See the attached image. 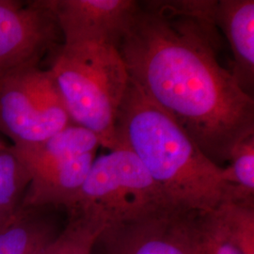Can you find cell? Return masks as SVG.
I'll return each mask as SVG.
<instances>
[{
	"label": "cell",
	"mask_w": 254,
	"mask_h": 254,
	"mask_svg": "<svg viewBox=\"0 0 254 254\" xmlns=\"http://www.w3.org/2000/svg\"><path fill=\"white\" fill-rule=\"evenodd\" d=\"M61 34L47 0H0V75L27 65H39Z\"/></svg>",
	"instance_id": "obj_6"
},
{
	"label": "cell",
	"mask_w": 254,
	"mask_h": 254,
	"mask_svg": "<svg viewBox=\"0 0 254 254\" xmlns=\"http://www.w3.org/2000/svg\"><path fill=\"white\" fill-rule=\"evenodd\" d=\"M99 138L84 127L70 125L43 141L28 145H13V151L27 170L46 164L96 153Z\"/></svg>",
	"instance_id": "obj_11"
},
{
	"label": "cell",
	"mask_w": 254,
	"mask_h": 254,
	"mask_svg": "<svg viewBox=\"0 0 254 254\" xmlns=\"http://www.w3.org/2000/svg\"><path fill=\"white\" fill-rule=\"evenodd\" d=\"M194 254H242L219 231L210 212H197L192 227Z\"/></svg>",
	"instance_id": "obj_17"
},
{
	"label": "cell",
	"mask_w": 254,
	"mask_h": 254,
	"mask_svg": "<svg viewBox=\"0 0 254 254\" xmlns=\"http://www.w3.org/2000/svg\"><path fill=\"white\" fill-rule=\"evenodd\" d=\"M64 231L42 254H91L94 243L106 228L98 218L71 213Z\"/></svg>",
	"instance_id": "obj_15"
},
{
	"label": "cell",
	"mask_w": 254,
	"mask_h": 254,
	"mask_svg": "<svg viewBox=\"0 0 254 254\" xmlns=\"http://www.w3.org/2000/svg\"><path fill=\"white\" fill-rule=\"evenodd\" d=\"M177 209L133 153L118 147L95 157L68 214L98 218L106 227ZM180 210V209H179Z\"/></svg>",
	"instance_id": "obj_4"
},
{
	"label": "cell",
	"mask_w": 254,
	"mask_h": 254,
	"mask_svg": "<svg viewBox=\"0 0 254 254\" xmlns=\"http://www.w3.org/2000/svg\"><path fill=\"white\" fill-rule=\"evenodd\" d=\"M73 125L101 147L117 148L115 126L130 77L118 48L100 43L63 44L49 69Z\"/></svg>",
	"instance_id": "obj_3"
},
{
	"label": "cell",
	"mask_w": 254,
	"mask_h": 254,
	"mask_svg": "<svg viewBox=\"0 0 254 254\" xmlns=\"http://www.w3.org/2000/svg\"><path fill=\"white\" fill-rule=\"evenodd\" d=\"M17 210L12 212V211L0 208V231L9 224V222L14 218Z\"/></svg>",
	"instance_id": "obj_18"
},
{
	"label": "cell",
	"mask_w": 254,
	"mask_h": 254,
	"mask_svg": "<svg viewBox=\"0 0 254 254\" xmlns=\"http://www.w3.org/2000/svg\"><path fill=\"white\" fill-rule=\"evenodd\" d=\"M219 47L217 26L140 3L118 46L130 79L218 166L254 135V97L219 64Z\"/></svg>",
	"instance_id": "obj_1"
},
{
	"label": "cell",
	"mask_w": 254,
	"mask_h": 254,
	"mask_svg": "<svg viewBox=\"0 0 254 254\" xmlns=\"http://www.w3.org/2000/svg\"><path fill=\"white\" fill-rule=\"evenodd\" d=\"M63 44L100 43L118 48L139 9L134 0H47Z\"/></svg>",
	"instance_id": "obj_8"
},
{
	"label": "cell",
	"mask_w": 254,
	"mask_h": 254,
	"mask_svg": "<svg viewBox=\"0 0 254 254\" xmlns=\"http://www.w3.org/2000/svg\"><path fill=\"white\" fill-rule=\"evenodd\" d=\"M95 154H84L27 170L30 182L21 206L68 208L90 173Z\"/></svg>",
	"instance_id": "obj_9"
},
{
	"label": "cell",
	"mask_w": 254,
	"mask_h": 254,
	"mask_svg": "<svg viewBox=\"0 0 254 254\" xmlns=\"http://www.w3.org/2000/svg\"><path fill=\"white\" fill-rule=\"evenodd\" d=\"M70 125L49 70L27 65L0 75V133L12 145L43 141Z\"/></svg>",
	"instance_id": "obj_5"
},
{
	"label": "cell",
	"mask_w": 254,
	"mask_h": 254,
	"mask_svg": "<svg viewBox=\"0 0 254 254\" xmlns=\"http://www.w3.org/2000/svg\"><path fill=\"white\" fill-rule=\"evenodd\" d=\"M196 213L173 209L106 227L91 254H194L192 227Z\"/></svg>",
	"instance_id": "obj_7"
},
{
	"label": "cell",
	"mask_w": 254,
	"mask_h": 254,
	"mask_svg": "<svg viewBox=\"0 0 254 254\" xmlns=\"http://www.w3.org/2000/svg\"><path fill=\"white\" fill-rule=\"evenodd\" d=\"M38 209L19 207L9 224L0 231V254H42L54 242L59 235Z\"/></svg>",
	"instance_id": "obj_12"
},
{
	"label": "cell",
	"mask_w": 254,
	"mask_h": 254,
	"mask_svg": "<svg viewBox=\"0 0 254 254\" xmlns=\"http://www.w3.org/2000/svg\"><path fill=\"white\" fill-rule=\"evenodd\" d=\"M117 148L133 153L177 209L208 212L235 187L174 119L130 79L119 109ZM116 149V148H115Z\"/></svg>",
	"instance_id": "obj_2"
},
{
	"label": "cell",
	"mask_w": 254,
	"mask_h": 254,
	"mask_svg": "<svg viewBox=\"0 0 254 254\" xmlns=\"http://www.w3.org/2000/svg\"><path fill=\"white\" fill-rule=\"evenodd\" d=\"M216 25L227 38L233 53L230 70L241 90L253 96L254 86V1L220 0Z\"/></svg>",
	"instance_id": "obj_10"
},
{
	"label": "cell",
	"mask_w": 254,
	"mask_h": 254,
	"mask_svg": "<svg viewBox=\"0 0 254 254\" xmlns=\"http://www.w3.org/2000/svg\"><path fill=\"white\" fill-rule=\"evenodd\" d=\"M229 161L227 168L222 169L224 181L247 196L254 197V135L234 148Z\"/></svg>",
	"instance_id": "obj_16"
},
{
	"label": "cell",
	"mask_w": 254,
	"mask_h": 254,
	"mask_svg": "<svg viewBox=\"0 0 254 254\" xmlns=\"http://www.w3.org/2000/svg\"><path fill=\"white\" fill-rule=\"evenodd\" d=\"M29 182V174L14 153L12 143L0 133V208L16 211Z\"/></svg>",
	"instance_id": "obj_14"
},
{
	"label": "cell",
	"mask_w": 254,
	"mask_h": 254,
	"mask_svg": "<svg viewBox=\"0 0 254 254\" xmlns=\"http://www.w3.org/2000/svg\"><path fill=\"white\" fill-rule=\"evenodd\" d=\"M209 212L228 241L242 254H254V199L223 200Z\"/></svg>",
	"instance_id": "obj_13"
}]
</instances>
